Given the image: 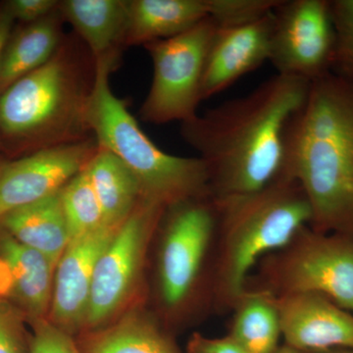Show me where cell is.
I'll list each match as a JSON object with an SVG mask.
<instances>
[{
  "label": "cell",
  "mask_w": 353,
  "mask_h": 353,
  "mask_svg": "<svg viewBox=\"0 0 353 353\" xmlns=\"http://www.w3.org/2000/svg\"><path fill=\"white\" fill-rule=\"evenodd\" d=\"M309 87V81L277 74L181 124L183 141L205 165L213 201L254 194L282 176L285 131Z\"/></svg>",
  "instance_id": "1"
},
{
  "label": "cell",
  "mask_w": 353,
  "mask_h": 353,
  "mask_svg": "<svg viewBox=\"0 0 353 353\" xmlns=\"http://www.w3.org/2000/svg\"><path fill=\"white\" fill-rule=\"evenodd\" d=\"M283 176L310 204V226L353 238V80L329 72L310 82L285 131Z\"/></svg>",
  "instance_id": "2"
},
{
  "label": "cell",
  "mask_w": 353,
  "mask_h": 353,
  "mask_svg": "<svg viewBox=\"0 0 353 353\" xmlns=\"http://www.w3.org/2000/svg\"><path fill=\"white\" fill-rule=\"evenodd\" d=\"M95 76L82 39L65 34L50 61L0 94L1 148L27 155L94 139L88 110Z\"/></svg>",
  "instance_id": "3"
},
{
  "label": "cell",
  "mask_w": 353,
  "mask_h": 353,
  "mask_svg": "<svg viewBox=\"0 0 353 353\" xmlns=\"http://www.w3.org/2000/svg\"><path fill=\"white\" fill-rule=\"evenodd\" d=\"M213 307L231 311L248 289L253 269L310 225V204L299 183L287 176L264 190L215 201Z\"/></svg>",
  "instance_id": "4"
},
{
  "label": "cell",
  "mask_w": 353,
  "mask_h": 353,
  "mask_svg": "<svg viewBox=\"0 0 353 353\" xmlns=\"http://www.w3.org/2000/svg\"><path fill=\"white\" fill-rule=\"evenodd\" d=\"M118 62L95 61L97 76L88 123L97 145L129 167L146 201L167 208L188 199L210 196L208 171L201 158L175 157L160 150L130 113L126 99L114 94L110 75Z\"/></svg>",
  "instance_id": "5"
},
{
  "label": "cell",
  "mask_w": 353,
  "mask_h": 353,
  "mask_svg": "<svg viewBox=\"0 0 353 353\" xmlns=\"http://www.w3.org/2000/svg\"><path fill=\"white\" fill-rule=\"evenodd\" d=\"M217 206L197 197L165 209L160 220L157 294L166 317H182L204 294L213 306V254Z\"/></svg>",
  "instance_id": "6"
},
{
  "label": "cell",
  "mask_w": 353,
  "mask_h": 353,
  "mask_svg": "<svg viewBox=\"0 0 353 353\" xmlns=\"http://www.w3.org/2000/svg\"><path fill=\"white\" fill-rule=\"evenodd\" d=\"M254 285L274 296L317 294L353 314V238L322 233L309 226L299 230L281 250L256 266Z\"/></svg>",
  "instance_id": "7"
},
{
  "label": "cell",
  "mask_w": 353,
  "mask_h": 353,
  "mask_svg": "<svg viewBox=\"0 0 353 353\" xmlns=\"http://www.w3.org/2000/svg\"><path fill=\"white\" fill-rule=\"evenodd\" d=\"M217 27L208 18L179 36L143 46L152 58L153 77L139 119L163 125L196 117L206 57Z\"/></svg>",
  "instance_id": "8"
},
{
  "label": "cell",
  "mask_w": 353,
  "mask_h": 353,
  "mask_svg": "<svg viewBox=\"0 0 353 353\" xmlns=\"http://www.w3.org/2000/svg\"><path fill=\"white\" fill-rule=\"evenodd\" d=\"M165 209L143 199L114 234L95 267L82 334L106 326L131 303Z\"/></svg>",
  "instance_id": "9"
},
{
  "label": "cell",
  "mask_w": 353,
  "mask_h": 353,
  "mask_svg": "<svg viewBox=\"0 0 353 353\" xmlns=\"http://www.w3.org/2000/svg\"><path fill=\"white\" fill-rule=\"evenodd\" d=\"M336 32L329 0H281L269 61L279 75L312 82L331 72Z\"/></svg>",
  "instance_id": "10"
},
{
  "label": "cell",
  "mask_w": 353,
  "mask_h": 353,
  "mask_svg": "<svg viewBox=\"0 0 353 353\" xmlns=\"http://www.w3.org/2000/svg\"><path fill=\"white\" fill-rule=\"evenodd\" d=\"M97 150L94 138L0 162V219L61 190L85 169Z\"/></svg>",
  "instance_id": "11"
},
{
  "label": "cell",
  "mask_w": 353,
  "mask_h": 353,
  "mask_svg": "<svg viewBox=\"0 0 353 353\" xmlns=\"http://www.w3.org/2000/svg\"><path fill=\"white\" fill-rule=\"evenodd\" d=\"M119 228L104 226L74 239L57 262L48 319L72 336L83 332L95 267Z\"/></svg>",
  "instance_id": "12"
},
{
  "label": "cell",
  "mask_w": 353,
  "mask_h": 353,
  "mask_svg": "<svg viewBox=\"0 0 353 353\" xmlns=\"http://www.w3.org/2000/svg\"><path fill=\"white\" fill-rule=\"evenodd\" d=\"M285 345L301 353L353 350V314L317 294L276 297Z\"/></svg>",
  "instance_id": "13"
},
{
  "label": "cell",
  "mask_w": 353,
  "mask_h": 353,
  "mask_svg": "<svg viewBox=\"0 0 353 353\" xmlns=\"http://www.w3.org/2000/svg\"><path fill=\"white\" fill-rule=\"evenodd\" d=\"M273 25L274 10L248 24L217 27L204 66L202 101L269 61Z\"/></svg>",
  "instance_id": "14"
},
{
  "label": "cell",
  "mask_w": 353,
  "mask_h": 353,
  "mask_svg": "<svg viewBox=\"0 0 353 353\" xmlns=\"http://www.w3.org/2000/svg\"><path fill=\"white\" fill-rule=\"evenodd\" d=\"M59 9L94 61L120 60L126 48L129 0H63Z\"/></svg>",
  "instance_id": "15"
},
{
  "label": "cell",
  "mask_w": 353,
  "mask_h": 353,
  "mask_svg": "<svg viewBox=\"0 0 353 353\" xmlns=\"http://www.w3.org/2000/svg\"><path fill=\"white\" fill-rule=\"evenodd\" d=\"M61 190L38 201L14 209L0 219L2 231L23 245L41 252L55 267L71 241Z\"/></svg>",
  "instance_id": "16"
},
{
  "label": "cell",
  "mask_w": 353,
  "mask_h": 353,
  "mask_svg": "<svg viewBox=\"0 0 353 353\" xmlns=\"http://www.w3.org/2000/svg\"><path fill=\"white\" fill-rule=\"evenodd\" d=\"M65 23L58 6L43 19L11 32L0 55V94L50 61L66 34Z\"/></svg>",
  "instance_id": "17"
},
{
  "label": "cell",
  "mask_w": 353,
  "mask_h": 353,
  "mask_svg": "<svg viewBox=\"0 0 353 353\" xmlns=\"http://www.w3.org/2000/svg\"><path fill=\"white\" fill-rule=\"evenodd\" d=\"M0 256L10 265L12 299L30 320L48 318L52 301L55 265L41 252L0 229Z\"/></svg>",
  "instance_id": "18"
},
{
  "label": "cell",
  "mask_w": 353,
  "mask_h": 353,
  "mask_svg": "<svg viewBox=\"0 0 353 353\" xmlns=\"http://www.w3.org/2000/svg\"><path fill=\"white\" fill-rule=\"evenodd\" d=\"M126 48L164 41L210 17V0H129Z\"/></svg>",
  "instance_id": "19"
},
{
  "label": "cell",
  "mask_w": 353,
  "mask_h": 353,
  "mask_svg": "<svg viewBox=\"0 0 353 353\" xmlns=\"http://www.w3.org/2000/svg\"><path fill=\"white\" fill-rule=\"evenodd\" d=\"M77 343L83 353H179L157 318L141 309L83 333Z\"/></svg>",
  "instance_id": "20"
},
{
  "label": "cell",
  "mask_w": 353,
  "mask_h": 353,
  "mask_svg": "<svg viewBox=\"0 0 353 353\" xmlns=\"http://www.w3.org/2000/svg\"><path fill=\"white\" fill-rule=\"evenodd\" d=\"M105 224L119 228L143 199L138 179L120 158L101 148L85 167Z\"/></svg>",
  "instance_id": "21"
},
{
  "label": "cell",
  "mask_w": 353,
  "mask_h": 353,
  "mask_svg": "<svg viewBox=\"0 0 353 353\" xmlns=\"http://www.w3.org/2000/svg\"><path fill=\"white\" fill-rule=\"evenodd\" d=\"M229 334L248 353H275L282 336L277 299L248 288L234 303Z\"/></svg>",
  "instance_id": "22"
},
{
  "label": "cell",
  "mask_w": 353,
  "mask_h": 353,
  "mask_svg": "<svg viewBox=\"0 0 353 353\" xmlns=\"http://www.w3.org/2000/svg\"><path fill=\"white\" fill-rule=\"evenodd\" d=\"M61 199L71 241L108 226L85 169L62 188Z\"/></svg>",
  "instance_id": "23"
},
{
  "label": "cell",
  "mask_w": 353,
  "mask_h": 353,
  "mask_svg": "<svg viewBox=\"0 0 353 353\" xmlns=\"http://www.w3.org/2000/svg\"><path fill=\"white\" fill-rule=\"evenodd\" d=\"M336 46L331 72L353 80V0L331 1Z\"/></svg>",
  "instance_id": "24"
},
{
  "label": "cell",
  "mask_w": 353,
  "mask_h": 353,
  "mask_svg": "<svg viewBox=\"0 0 353 353\" xmlns=\"http://www.w3.org/2000/svg\"><path fill=\"white\" fill-rule=\"evenodd\" d=\"M280 0H210V18L218 27L248 24L272 12Z\"/></svg>",
  "instance_id": "25"
},
{
  "label": "cell",
  "mask_w": 353,
  "mask_h": 353,
  "mask_svg": "<svg viewBox=\"0 0 353 353\" xmlns=\"http://www.w3.org/2000/svg\"><path fill=\"white\" fill-rule=\"evenodd\" d=\"M27 316L9 299H0V353H30Z\"/></svg>",
  "instance_id": "26"
},
{
  "label": "cell",
  "mask_w": 353,
  "mask_h": 353,
  "mask_svg": "<svg viewBox=\"0 0 353 353\" xmlns=\"http://www.w3.org/2000/svg\"><path fill=\"white\" fill-rule=\"evenodd\" d=\"M28 322L32 327L30 353H83L73 336L48 318Z\"/></svg>",
  "instance_id": "27"
},
{
  "label": "cell",
  "mask_w": 353,
  "mask_h": 353,
  "mask_svg": "<svg viewBox=\"0 0 353 353\" xmlns=\"http://www.w3.org/2000/svg\"><path fill=\"white\" fill-rule=\"evenodd\" d=\"M4 3L15 21L30 24L57 10L60 0H9Z\"/></svg>",
  "instance_id": "28"
},
{
  "label": "cell",
  "mask_w": 353,
  "mask_h": 353,
  "mask_svg": "<svg viewBox=\"0 0 353 353\" xmlns=\"http://www.w3.org/2000/svg\"><path fill=\"white\" fill-rule=\"evenodd\" d=\"M189 353H248L230 336L222 338H208L199 333H194L188 341Z\"/></svg>",
  "instance_id": "29"
},
{
  "label": "cell",
  "mask_w": 353,
  "mask_h": 353,
  "mask_svg": "<svg viewBox=\"0 0 353 353\" xmlns=\"http://www.w3.org/2000/svg\"><path fill=\"white\" fill-rule=\"evenodd\" d=\"M14 294V278L10 265L0 256V299H9Z\"/></svg>",
  "instance_id": "30"
},
{
  "label": "cell",
  "mask_w": 353,
  "mask_h": 353,
  "mask_svg": "<svg viewBox=\"0 0 353 353\" xmlns=\"http://www.w3.org/2000/svg\"><path fill=\"white\" fill-rule=\"evenodd\" d=\"M14 23H15V19H14L12 14L7 8L6 3L1 4L0 6V55H1L7 39H9L13 31ZM0 150H1V146H0Z\"/></svg>",
  "instance_id": "31"
},
{
  "label": "cell",
  "mask_w": 353,
  "mask_h": 353,
  "mask_svg": "<svg viewBox=\"0 0 353 353\" xmlns=\"http://www.w3.org/2000/svg\"><path fill=\"white\" fill-rule=\"evenodd\" d=\"M275 353H301L297 352V350H294V348H292L289 347V345H280V347H278V350H276Z\"/></svg>",
  "instance_id": "32"
},
{
  "label": "cell",
  "mask_w": 353,
  "mask_h": 353,
  "mask_svg": "<svg viewBox=\"0 0 353 353\" xmlns=\"http://www.w3.org/2000/svg\"><path fill=\"white\" fill-rule=\"evenodd\" d=\"M319 353H353V350H330V352Z\"/></svg>",
  "instance_id": "33"
}]
</instances>
